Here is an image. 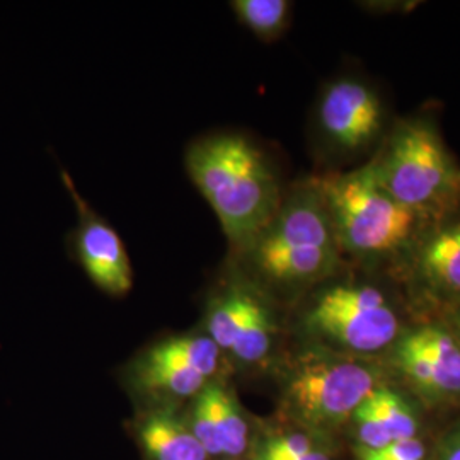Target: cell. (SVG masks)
Returning <instances> with one entry per match:
<instances>
[{"label":"cell","mask_w":460,"mask_h":460,"mask_svg":"<svg viewBox=\"0 0 460 460\" xmlns=\"http://www.w3.org/2000/svg\"><path fill=\"white\" fill-rule=\"evenodd\" d=\"M184 163L230 244L243 252L285 197L268 155L244 135L217 133L190 146Z\"/></svg>","instance_id":"6da1fadb"},{"label":"cell","mask_w":460,"mask_h":460,"mask_svg":"<svg viewBox=\"0 0 460 460\" xmlns=\"http://www.w3.org/2000/svg\"><path fill=\"white\" fill-rule=\"evenodd\" d=\"M241 254L261 288L285 294L309 290L340 271L343 251L314 178L283 197L279 212Z\"/></svg>","instance_id":"7a4b0ae2"},{"label":"cell","mask_w":460,"mask_h":460,"mask_svg":"<svg viewBox=\"0 0 460 460\" xmlns=\"http://www.w3.org/2000/svg\"><path fill=\"white\" fill-rule=\"evenodd\" d=\"M378 184L427 226L460 214V163L433 116L397 121L368 161Z\"/></svg>","instance_id":"3957f363"},{"label":"cell","mask_w":460,"mask_h":460,"mask_svg":"<svg viewBox=\"0 0 460 460\" xmlns=\"http://www.w3.org/2000/svg\"><path fill=\"white\" fill-rule=\"evenodd\" d=\"M314 181L328 207L343 256L362 263H397L429 227L378 184L368 163Z\"/></svg>","instance_id":"277c9868"},{"label":"cell","mask_w":460,"mask_h":460,"mask_svg":"<svg viewBox=\"0 0 460 460\" xmlns=\"http://www.w3.org/2000/svg\"><path fill=\"white\" fill-rule=\"evenodd\" d=\"M353 355L313 346L290 365L283 399L302 425L334 429L353 418L363 401L384 384V370Z\"/></svg>","instance_id":"5b68a950"},{"label":"cell","mask_w":460,"mask_h":460,"mask_svg":"<svg viewBox=\"0 0 460 460\" xmlns=\"http://www.w3.org/2000/svg\"><path fill=\"white\" fill-rule=\"evenodd\" d=\"M304 324L321 346L360 358L389 351L404 331L389 296L365 281H338L321 288Z\"/></svg>","instance_id":"8992f818"},{"label":"cell","mask_w":460,"mask_h":460,"mask_svg":"<svg viewBox=\"0 0 460 460\" xmlns=\"http://www.w3.org/2000/svg\"><path fill=\"white\" fill-rule=\"evenodd\" d=\"M314 128L334 159L349 161L377 152L393 127L377 87L363 77L341 75L323 87Z\"/></svg>","instance_id":"52a82bcc"},{"label":"cell","mask_w":460,"mask_h":460,"mask_svg":"<svg viewBox=\"0 0 460 460\" xmlns=\"http://www.w3.org/2000/svg\"><path fill=\"white\" fill-rule=\"evenodd\" d=\"M395 372L428 402L460 399V340L447 324L406 329L389 349Z\"/></svg>","instance_id":"ba28073f"},{"label":"cell","mask_w":460,"mask_h":460,"mask_svg":"<svg viewBox=\"0 0 460 460\" xmlns=\"http://www.w3.org/2000/svg\"><path fill=\"white\" fill-rule=\"evenodd\" d=\"M207 329L220 351L241 363L256 365L273 349L277 319L258 283L237 281L215 296Z\"/></svg>","instance_id":"9c48e42d"},{"label":"cell","mask_w":460,"mask_h":460,"mask_svg":"<svg viewBox=\"0 0 460 460\" xmlns=\"http://www.w3.org/2000/svg\"><path fill=\"white\" fill-rule=\"evenodd\" d=\"M220 353L208 334L174 336L148 348L133 365V378L148 394H199L217 372Z\"/></svg>","instance_id":"30bf717a"},{"label":"cell","mask_w":460,"mask_h":460,"mask_svg":"<svg viewBox=\"0 0 460 460\" xmlns=\"http://www.w3.org/2000/svg\"><path fill=\"white\" fill-rule=\"evenodd\" d=\"M412 296L444 309L460 305V217L429 226L397 261Z\"/></svg>","instance_id":"8fae6325"},{"label":"cell","mask_w":460,"mask_h":460,"mask_svg":"<svg viewBox=\"0 0 460 460\" xmlns=\"http://www.w3.org/2000/svg\"><path fill=\"white\" fill-rule=\"evenodd\" d=\"M62 176L79 208L75 246L85 275L108 296H127L133 285L132 261L119 234L84 203L66 172Z\"/></svg>","instance_id":"7c38bea8"},{"label":"cell","mask_w":460,"mask_h":460,"mask_svg":"<svg viewBox=\"0 0 460 460\" xmlns=\"http://www.w3.org/2000/svg\"><path fill=\"white\" fill-rule=\"evenodd\" d=\"M142 442L154 460H207V450L193 429L171 411H157L144 421Z\"/></svg>","instance_id":"4fadbf2b"},{"label":"cell","mask_w":460,"mask_h":460,"mask_svg":"<svg viewBox=\"0 0 460 460\" xmlns=\"http://www.w3.org/2000/svg\"><path fill=\"white\" fill-rule=\"evenodd\" d=\"M230 5L241 24L263 41L277 40L290 24L288 0H234Z\"/></svg>","instance_id":"5bb4252c"},{"label":"cell","mask_w":460,"mask_h":460,"mask_svg":"<svg viewBox=\"0 0 460 460\" xmlns=\"http://www.w3.org/2000/svg\"><path fill=\"white\" fill-rule=\"evenodd\" d=\"M367 401L377 414L380 423L391 435L393 442L418 437L420 425L416 412L406 401V397L397 393L391 385H387L385 382L380 384L377 389L367 397Z\"/></svg>","instance_id":"9a60e30c"},{"label":"cell","mask_w":460,"mask_h":460,"mask_svg":"<svg viewBox=\"0 0 460 460\" xmlns=\"http://www.w3.org/2000/svg\"><path fill=\"white\" fill-rule=\"evenodd\" d=\"M224 385L208 384L198 394L197 406L193 411V433L198 442L203 445L208 456L224 454L222 444V423H220V397Z\"/></svg>","instance_id":"2e32d148"},{"label":"cell","mask_w":460,"mask_h":460,"mask_svg":"<svg viewBox=\"0 0 460 460\" xmlns=\"http://www.w3.org/2000/svg\"><path fill=\"white\" fill-rule=\"evenodd\" d=\"M260 456L277 460H331L328 454L304 433H279L260 447Z\"/></svg>","instance_id":"e0dca14e"},{"label":"cell","mask_w":460,"mask_h":460,"mask_svg":"<svg viewBox=\"0 0 460 460\" xmlns=\"http://www.w3.org/2000/svg\"><path fill=\"white\" fill-rule=\"evenodd\" d=\"M220 423L224 454L230 457L241 456L247 447V425L234 395L224 387L220 397Z\"/></svg>","instance_id":"ac0fdd59"},{"label":"cell","mask_w":460,"mask_h":460,"mask_svg":"<svg viewBox=\"0 0 460 460\" xmlns=\"http://www.w3.org/2000/svg\"><path fill=\"white\" fill-rule=\"evenodd\" d=\"M353 423H355V431H357V440H358V448L365 450H380L387 445L393 444L391 435L387 429L380 423L377 414L365 399L362 406L353 414Z\"/></svg>","instance_id":"d6986e66"},{"label":"cell","mask_w":460,"mask_h":460,"mask_svg":"<svg viewBox=\"0 0 460 460\" xmlns=\"http://www.w3.org/2000/svg\"><path fill=\"white\" fill-rule=\"evenodd\" d=\"M384 460H427L428 450L425 442L416 437L408 440H397L380 450H372Z\"/></svg>","instance_id":"ffe728a7"},{"label":"cell","mask_w":460,"mask_h":460,"mask_svg":"<svg viewBox=\"0 0 460 460\" xmlns=\"http://www.w3.org/2000/svg\"><path fill=\"white\" fill-rule=\"evenodd\" d=\"M427 460H460V421L438 440Z\"/></svg>","instance_id":"44dd1931"},{"label":"cell","mask_w":460,"mask_h":460,"mask_svg":"<svg viewBox=\"0 0 460 460\" xmlns=\"http://www.w3.org/2000/svg\"><path fill=\"white\" fill-rule=\"evenodd\" d=\"M447 326L452 329L460 340V305L452 309V311H448V324Z\"/></svg>","instance_id":"7402d4cb"},{"label":"cell","mask_w":460,"mask_h":460,"mask_svg":"<svg viewBox=\"0 0 460 460\" xmlns=\"http://www.w3.org/2000/svg\"><path fill=\"white\" fill-rule=\"evenodd\" d=\"M357 454H358V460H384L382 457H378L376 452L365 450V448H358Z\"/></svg>","instance_id":"603a6c76"}]
</instances>
